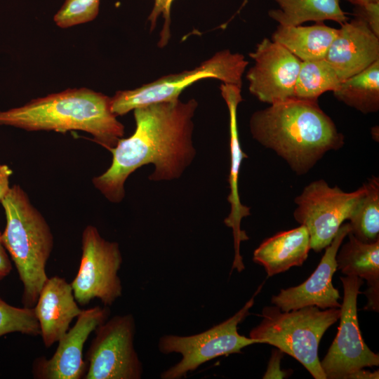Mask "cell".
Listing matches in <instances>:
<instances>
[{"label":"cell","instance_id":"83f0119b","mask_svg":"<svg viewBox=\"0 0 379 379\" xmlns=\"http://www.w3.org/2000/svg\"><path fill=\"white\" fill-rule=\"evenodd\" d=\"M352 15L365 21L370 29L379 37V2L355 6Z\"/></svg>","mask_w":379,"mask_h":379},{"label":"cell","instance_id":"484cf974","mask_svg":"<svg viewBox=\"0 0 379 379\" xmlns=\"http://www.w3.org/2000/svg\"><path fill=\"white\" fill-rule=\"evenodd\" d=\"M99 5L100 0H65L53 20L62 28L88 22L98 15Z\"/></svg>","mask_w":379,"mask_h":379},{"label":"cell","instance_id":"9a60e30c","mask_svg":"<svg viewBox=\"0 0 379 379\" xmlns=\"http://www.w3.org/2000/svg\"><path fill=\"white\" fill-rule=\"evenodd\" d=\"M340 25L324 59L343 81L379 60V37L358 17Z\"/></svg>","mask_w":379,"mask_h":379},{"label":"cell","instance_id":"2e32d148","mask_svg":"<svg viewBox=\"0 0 379 379\" xmlns=\"http://www.w3.org/2000/svg\"><path fill=\"white\" fill-rule=\"evenodd\" d=\"M34 308L46 348L58 342L82 310L75 300L71 284L58 276L48 277Z\"/></svg>","mask_w":379,"mask_h":379},{"label":"cell","instance_id":"ffe728a7","mask_svg":"<svg viewBox=\"0 0 379 379\" xmlns=\"http://www.w3.org/2000/svg\"><path fill=\"white\" fill-rule=\"evenodd\" d=\"M279 8L271 9L268 15L283 26H297L314 21L332 20L339 24L347 21L339 0H274Z\"/></svg>","mask_w":379,"mask_h":379},{"label":"cell","instance_id":"5b68a950","mask_svg":"<svg viewBox=\"0 0 379 379\" xmlns=\"http://www.w3.org/2000/svg\"><path fill=\"white\" fill-rule=\"evenodd\" d=\"M340 308L307 306L283 312L277 306L262 310V321L249 333L257 343L274 346L298 361L314 379H326L318 357L320 340L340 318Z\"/></svg>","mask_w":379,"mask_h":379},{"label":"cell","instance_id":"7a4b0ae2","mask_svg":"<svg viewBox=\"0 0 379 379\" xmlns=\"http://www.w3.org/2000/svg\"><path fill=\"white\" fill-rule=\"evenodd\" d=\"M250 131L253 139L273 150L298 175L307 173L326 153L345 142L317 100L297 98L255 112Z\"/></svg>","mask_w":379,"mask_h":379},{"label":"cell","instance_id":"4dcf8cb0","mask_svg":"<svg viewBox=\"0 0 379 379\" xmlns=\"http://www.w3.org/2000/svg\"><path fill=\"white\" fill-rule=\"evenodd\" d=\"M13 171L5 164H0V202L6 196L11 187L9 178Z\"/></svg>","mask_w":379,"mask_h":379},{"label":"cell","instance_id":"5bb4252c","mask_svg":"<svg viewBox=\"0 0 379 379\" xmlns=\"http://www.w3.org/2000/svg\"><path fill=\"white\" fill-rule=\"evenodd\" d=\"M350 232L348 223L342 224L331 243L326 247L317 269L301 284L281 289L271 302L283 312L316 306L321 310L340 308L339 291L332 282L337 270L335 257L344 239Z\"/></svg>","mask_w":379,"mask_h":379},{"label":"cell","instance_id":"f1b7e54d","mask_svg":"<svg viewBox=\"0 0 379 379\" xmlns=\"http://www.w3.org/2000/svg\"><path fill=\"white\" fill-rule=\"evenodd\" d=\"M284 354V353L279 349L272 351L267 371L262 378H284L288 375L287 371L281 369V361Z\"/></svg>","mask_w":379,"mask_h":379},{"label":"cell","instance_id":"1f68e13d","mask_svg":"<svg viewBox=\"0 0 379 379\" xmlns=\"http://www.w3.org/2000/svg\"><path fill=\"white\" fill-rule=\"evenodd\" d=\"M379 371L378 370L371 372L368 370H364V368L359 369L354 373H352L348 379H378Z\"/></svg>","mask_w":379,"mask_h":379},{"label":"cell","instance_id":"52a82bcc","mask_svg":"<svg viewBox=\"0 0 379 379\" xmlns=\"http://www.w3.org/2000/svg\"><path fill=\"white\" fill-rule=\"evenodd\" d=\"M259 286L253 295L233 316L200 333L181 336L164 335L159 338L158 349L161 354L178 353L179 362L164 371L161 379H180L204 363L216 357L241 354L244 347L257 343L256 340L238 333V325L249 314L255 297L262 288Z\"/></svg>","mask_w":379,"mask_h":379},{"label":"cell","instance_id":"ba28073f","mask_svg":"<svg viewBox=\"0 0 379 379\" xmlns=\"http://www.w3.org/2000/svg\"><path fill=\"white\" fill-rule=\"evenodd\" d=\"M123 258L119 244L102 237L98 230L87 225L81 234V256L77 275L71 283L77 303L86 305L98 298L112 305L122 295L118 272Z\"/></svg>","mask_w":379,"mask_h":379},{"label":"cell","instance_id":"30bf717a","mask_svg":"<svg viewBox=\"0 0 379 379\" xmlns=\"http://www.w3.org/2000/svg\"><path fill=\"white\" fill-rule=\"evenodd\" d=\"M86 354L84 379H140L143 367L134 347L132 314L116 315L98 326Z\"/></svg>","mask_w":379,"mask_h":379},{"label":"cell","instance_id":"6da1fadb","mask_svg":"<svg viewBox=\"0 0 379 379\" xmlns=\"http://www.w3.org/2000/svg\"><path fill=\"white\" fill-rule=\"evenodd\" d=\"M198 102L178 99L151 104L133 109L134 133L121 138L109 149V167L92 179L93 185L108 201L121 202L128 176L144 165L152 164L150 180L179 178L194 159L193 117Z\"/></svg>","mask_w":379,"mask_h":379},{"label":"cell","instance_id":"cb8c5ba5","mask_svg":"<svg viewBox=\"0 0 379 379\" xmlns=\"http://www.w3.org/2000/svg\"><path fill=\"white\" fill-rule=\"evenodd\" d=\"M342 82L325 60L302 61L295 86L294 97L317 100L327 91H334Z\"/></svg>","mask_w":379,"mask_h":379},{"label":"cell","instance_id":"7c38bea8","mask_svg":"<svg viewBox=\"0 0 379 379\" xmlns=\"http://www.w3.org/2000/svg\"><path fill=\"white\" fill-rule=\"evenodd\" d=\"M254 65L246 73L250 93L270 105L294 97L301 60L268 38L249 53Z\"/></svg>","mask_w":379,"mask_h":379},{"label":"cell","instance_id":"8fae6325","mask_svg":"<svg viewBox=\"0 0 379 379\" xmlns=\"http://www.w3.org/2000/svg\"><path fill=\"white\" fill-rule=\"evenodd\" d=\"M340 280L344 295L340 325L333 342L320 361L326 379H348L359 369L379 365V355L366 345L359 326L357 296L364 281L357 276L341 277Z\"/></svg>","mask_w":379,"mask_h":379},{"label":"cell","instance_id":"3957f363","mask_svg":"<svg viewBox=\"0 0 379 379\" xmlns=\"http://www.w3.org/2000/svg\"><path fill=\"white\" fill-rule=\"evenodd\" d=\"M117 117L111 98L86 88H68L0 111V125L27 131H82L109 150L124 134V126Z\"/></svg>","mask_w":379,"mask_h":379},{"label":"cell","instance_id":"d4e9b609","mask_svg":"<svg viewBox=\"0 0 379 379\" xmlns=\"http://www.w3.org/2000/svg\"><path fill=\"white\" fill-rule=\"evenodd\" d=\"M36 336L40 328L34 307H17L0 297V337L11 333Z\"/></svg>","mask_w":379,"mask_h":379},{"label":"cell","instance_id":"44dd1931","mask_svg":"<svg viewBox=\"0 0 379 379\" xmlns=\"http://www.w3.org/2000/svg\"><path fill=\"white\" fill-rule=\"evenodd\" d=\"M347 236L349 240L340 246L336 254L337 270L366 280L368 286L379 287V240L368 244L350 232Z\"/></svg>","mask_w":379,"mask_h":379},{"label":"cell","instance_id":"9c48e42d","mask_svg":"<svg viewBox=\"0 0 379 379\" xmlns=\"http://www.w3.org/2000/svg\"><path fill=\"white\" fill-rule=\"evenodd\" d=\"M365 192L364 185L354 192H345L338 186L330 187L323 179L305 187L294 200L297 206L293 216L307 228L311 249L319 253L331 243Z\"/></svg>","mask_w":379,"mask_h":379},{"label":"cell","instance_id":"7402d4cb","mask_svg":"<svg viewBox=\"0 0 379 379\" xmlns=\"http://www.w3.org/2000/svg\"><path fill=\"white\" fill-rule=\"evenodd\" d=\"M339 101L363 114L379 110V60L343 80L334 91Z\"/></svg>","mask_w":379,"mask_h":379},{"label":"cell","instance_id":"ac0fdd59","mask_svg":"<svg viewBox=\"0 0 379 379\" xmlns=\"http://www.w3.org/2000/svg\"><path fill=\"white\" fill-rule=\"evenodd\" d=\"M310 249L308 231L300 225L264 240L254 251L253 260L265 268L268 277H272L301 266Z\"/></svg>","mask_w":379,"mask_h":379},{"label":"cell","instance_id":"d6986e66","mask_svg":"<svg viewBox=\"0 0 379 379\" xmlns=\"http://www.w3.org/2000/svg\"><path fill=\"white\" fill-rule=\"evenodd\" d=\"M337 32L338 29L324 22H316L311 26L279 25L272 35V40L301 61L317 60L324 59Z\"/></svg>","mask_w":379,"mask_h":379},{"label":"cell","instance_id":"d6a6232c","mask_svg":"<svg viewBox=\"0 0 379 379\" xmlns=\"http://www.w3.org/2000/svg\"><path fill=\"white\" fill-rule=\"evenodd\" d=\"M353 4L354 6H364L370 3L379 2V0H345Z\"/></svg>","mask_w":379,"mask_h":379},{"label":"cell","instance_id":"603a6c76","mask_svg":"<svg viewBox=\"0 0 379 379\" xmlns=\"http://www.w3.org/2000/svg\"><path fill=\"white\" fill-rule=\"evenodd\" d=\"M366 192L350 218V233L364 243L379 240V178L373 176L364 184Z\"/></svg>","mask_w":379,"mask_h":379},{"label":"cell","instance_id":"8992f818","mask_svg":"<svg viewBox=\"0 0 379 379\" xmlns=\"http://www.w3.org/2000/svg\"><path fill=\"white\" fill-rule=\"evenodd\" d=\"M248 64L241 53L220 51L192 69L161 77L132 90L117 91L111 98L112 111L117 117L122 116L138 107L177 100L186 88L204 79L241 87Z\"/></svg>","mask_w":379,"mask_h":379},{"label":"cell","instance_id":"f546056e","mask_svg":"<svg viewBox=\"0 0 379 379\" xmlns=\"http://www.w3.org/2000/svg\"><path fill=\"white\" fill-rule=\"evenodd\" d=\"M11 270V261L2 242L1 232H0V280L7 277Z\"/></svg>","mask_w":379,"mask_h":379},{"label":"cell","instance_id":"e0dca14e","mask_svg":"<svg viewBox=\"0 0 379 379\" xmlns=\"http://www.w3.org/2000/svg\"><path fill=\"white\" fill-rule=\"evenodd\" d=\"M220 93L225 101L230 117V171L229 175L230 194L228 202L231 205L230 213L224 220L225 224L232 229L234 257H240V244L248 239L246 233L241 230L243 218L250 215L249 208L242 205L238 193V178L242 159L247 155L241 149L237 127V107L242 101L241 87L222 83Z\"/></svg>","mask_w":379,"mask_h":379},{"label":"cell","instance_id":"4fadbf2b","mask_svg":"<svg viewBox=\"0 0 379 379\" xmlns=\"http://www.w3.org/2000/svg\"><path fill=\"white\" fill-rule=\"evenodd\" d=\"M108 306H95L82 310L75 324L58 340L53 355L40 357L32 366V374L37 379L84 378L87 365L83 359V349L90 334L108 319Z\"/></svg>","mask_w":379,"mask_h":379},{"label":"cell","instance_id":"4316f807","mask_svg":"<svg viewBox=\"0 0 379 379\" xmlns=\"http://www.w3.org/2000/svg\"><path fill=\"white\" fill-rule=\"evenodd\" d=\"M174 1L175 0H154V6L148 18L150 22L151 30L155 27L157 20L160 16L164 20V26L160 32L159 40V46L161 48L168 44L171 36V9Z\"/></svg>","mask_w":379,"mask_h":379},{"label":"cell","instance_id":"277c9868","mask_svg":"<svg viewBox=\"0 0 379 379\" xmlns=\"http://www.w3.org/2000/svg\"><path fill=\"white\" fill-rule=\"evenodd\" d=\"M1 203L6 220L2 242L22 283L24 307H34L48 279L46 268L53 248V235L44 215L20 185L11 187Z\"/></svg>","mask_w":379,"mask_h":379}]
</instances>
